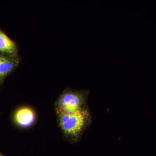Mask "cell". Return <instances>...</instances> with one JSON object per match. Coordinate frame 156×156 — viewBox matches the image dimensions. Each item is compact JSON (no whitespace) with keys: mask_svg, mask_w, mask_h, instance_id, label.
Instances as JSON below:
<instances>
[{"mask_svg":"<svg viewBox=\"0 0 156 156\" xmlns=\"http://www.w3.org/2000/svg\"><path fill=\"white\" fill-rule=\"evenodd\" d=\"M62 131L68 138L76 141L91 124L92 117L87 107L72 114H57Z\"/></svg>","mask_w":156,"mask_h":156,"instance_id":"obj_1","label":"cell"},{"mask_svg":"<svg viewBox=\"0 0 156 156\" xmlns=\"http://www.w3.org/2000/svg\"><path fill=\"white\" fill-rule=\"evenodd\" d=\"M89 90L65 89L56 103V114H72L87 106Z\"/></svg>","mask_w":156,"mask_h":156,"instance_id":"obj_2","label":"cell"},{"mask_svg":"<svg viewBox=\"0 0 156 156\" xmlns=\"http://www.w3.org/2000/svg\"><path fill=\"white\" fill-rule=\"evenodd\" d=\"M20 57L18 55L11 56L0 53V83L18 66Z\"/></svg>","mask_w":156,"mask_h":156,"instance_id":"obj_3","label":"cell"},{"mask_svg":"<svg viewBox=\"0 0 156 156\" xmlns=\"http://www.w3.org/2000/svg\"><path fill=\"white\" fill-rule=\"evenodd\" d=\"M14 118L15 122L18 126L23 128H27L34 122L35 113L30 108L23 107L16 111Z\"/></svg>","mask_w":156,"mask_h":156,"instance_id":"obj_4","label":"cell"},{"mask_svg":"<svg viewBox=\"0 0 156 156\" xmlns=\"http://www.w3.org/2000/svg\"><path fill=\"white\" fill-rule=\"evenodd\" d=\"M0 52L3 54L16 56L18 53L17 44L0 30Z\"/></svg>","mask_w":156,"mask_h":156,"instance_id":"obj_5","label":"cell"},{"mask_svg":"<svg viewBox=\"0 0 156 156\" xmlns=\"http://www.w3.org/2000/svg\"><path fill=\"white\" fill-rule=\"evenodd\" d=\"M0 156H3V155L2 154L0 153Z\"/></svg>","mask_w":156,"mask_h":156,"instance_id":"obj_6","label":"cell"}]
</instances>
